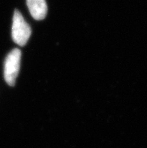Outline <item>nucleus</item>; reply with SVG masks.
Here are the masks:
<instances>
[{"label": "nucleus", "instance_id": "f257e3e1", "mask_svg": "<svg viewBox=\"0 0 147 148\" xmlns=\"http://www.w3.org/2000/svg\"><path fill=\"white\" fill-rule=\"evenodd\" d=\"M31 36V28L19 11H14L12 23V38L20 46H24Z\"/></svg>", "mask_w": 147, "mask_h": 148}, {"label": "nucleus", "instance_id": "f03ea898", "mask_svg": "<svg viewBox=\"0 0 147 148\" xmlns=\"http://www.w3.org/2000/svg\"><path fill=\"white\" fill-rule=\"evenodd\" d=\"M21 51L17 48L8 53L6 57L4 67V77L6 83L10 86H14L18 75L21 65Z\"/></svg>", "mask_w": 147, "mask_h": 148}, {"label": "nucleus", "instance_id": "7ed1b4c3", "mask_svg": "<svg viewBox=\"0 0 147 148\" xmlns=\"http://www.w3.org/2000/svg\"><path fill=\"white\" fill-rule=\"evenodd\" d=\"M27 6L32 17L37 21L45 18L47 13V6L45 0H26Z\"/></svg>", "mask_w": 147, "mask_h": 148}]
</instances>
